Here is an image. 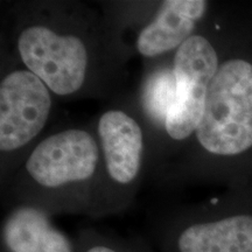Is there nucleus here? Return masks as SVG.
<instances>
[{"instance_id":"obj_1","label":"nucleus","mask_w":252,"mask_h":252,"mask_svg":"<svg viewBox=\"0 0 252 252\" xmlns=\"http://www.w3.org/2000/svg\"><path fill=\"white\" fill-rule=\"evenodd\" d=\"M196 137L217 156H235L252 147V64L230 60L220 65L208 88Z\"/></svg>"},{"instance_id":"obj_2","label":"nucleus","mask_w":252,"mask_h":252,"mask_svg":"<svg viewBox=\"0 0 252 252\" xmlns=\"http://www.w3.org/2000/svg\"><path fill=\"white\" fill-rule=\"evenodd\" d=\"M219 68L216 50L206 37L193 35L178 48L173 68L176 97L165 122L173 139H186L197 130L208 88Z\"/></svg>"},{"instance_id":"obj_3","label":"nucleus","mask_w":252,"mask_h":252,"mask_svg":"<svg viewBox=\"0 0 252 252\" xmlns=\"http://www.w3.org/2000/svg\"><path fill=\"white\" fill-rule=\"evenodd\" d=\"M19 53L26 67L60 96L77 91L86 78L88 54L84 43L72 35H59L42 26L25 30Z\"/></svg>"},{"instance_id":"obj_4","label":"nucleus","mask_w":252,"mask_h":252,"mask_svg":"<svg viewBox=\"0 0 252 252\" xmlns=\"http://www.w3.org/2000/svg\"><path fill=\"white\" fill-rule=\"evenodd\" d=\"M49 89L33 72L8 74L0 86V149L18 150L40 133L48 119Z\"/></svg>"},{"instance_id":"obj_5","label":"nucleus","mask_w":252,"mask_h":252,"mask_svg":"<svg viewBox=\"0 0 252 252\" xmlns=\"http://www.w3.org/2000/svg\"><path fill=\"white\" fill-rule=\"evenodd\" d=\"M97 160L98 149L94 138L86 131L68 130L37 145L26 169L40 185L54 188L90 178Z\"/></svg>"},{"instance_id":"obj_6","label":"nucleus","mask_w":252,"mask_h":252,"mask_svg":"<svg viewBox=\"0 0 252 252\" xmlns=\"http://www.w3.org/2000/svg\"><path fill=\"white\" fill-rule=\"evenodd\" d=\"M98 133L110 176L119 184L131 182L139 172L143 156L140 126L126 113L111 110L100 117Z\"/></svg>"},{"instance_id":"obj_7","label":"nucleus","mask_w":252,"mask_h":252,"mask_svg":"<svg viewBox=\"0 0 252 252\" xmlns=\"http://www.w3.org/2000/svg\"><path fill=\"white\" fill-rule=\"evenodd\" d=\"M207 2L201 0H168L156 19L140 33L137 48L147 58L180 47L193 36L195 20L202 17Z\"/></svg>"},{"instance_id":"obj_8","label":"nucleus","mask_w":252,"mask_h":252,"mask_svg":"<svg viewBox=\"0 0 252 252\" xmlns=\"http://www.w3.org/2000/svg\"><path fill=\"white\" fill-rule=\"evenodd\" d=\"M179 249L180 252H252V216L189 226L179 238Z\"/></svg>"},{"instance_id":"obj_9","label":"nucleus","mask_w":252,"mask_h":252,"mask_svg":"<svg viewBox=\"0 0 252 252\" xmlns=\"http://www.w3.org/2000/svg\"><path fill=\"white\" fill-rule=\"evenodd\" d=\"M4 237L12 252H71L68 239L50 225L45 214L32 208L12 214Z\"/></svg>"},{"instance_id":"obj_10","label":"nucleus","mask_w":252,"mask_h":252,"mask_svg":"<svg viewBox=\"0 0 252 252\" xmlns=\"http://www.w3.org/2000/svg\"><path fill=\"white\" fill-rule=\"evenodd\" d=\"M176 97V81L171 70L158 71L147 82L145 109L158 122H166Z\"/></svg>"},{"instance_id":"obj_11","label":"nucleus","mask_w":252,"mask_h":252,"mask_svg":"<svg viewBox=\"0 0 252 252\" xmlns=\"http://www.w3.org/2000/svg\"><path fill=\"white\" fill-rule=\"evenodd\" d=\"M88 252H116V251H113L111 249L105 248V247H94L93 249H90Z\"/></svg>"}]
</instances>
